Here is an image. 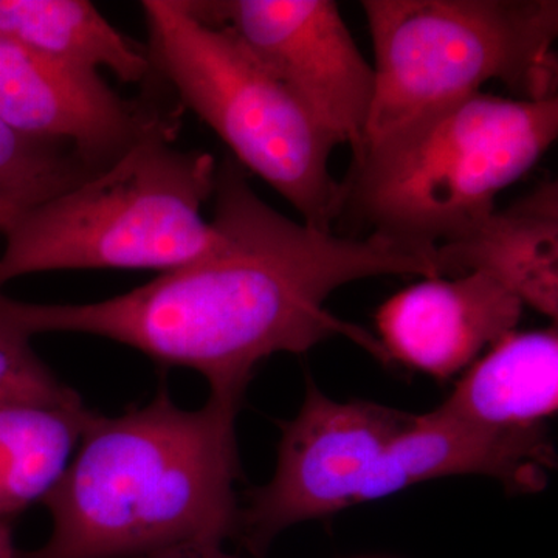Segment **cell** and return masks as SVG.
I'll return each mask as SVG.
<instances>
[{
	"label": "cell",
	"mask_w": 558,
	"mask_h": 558,
	"mask_svg": "<svg viewBox=\"0 0 558 558\" xmlns=\"http://www.w3.org/2000/svg\"><path fill=\"white\" fill-rule=\"evenodd\" d=\"M0 35L72 69H109L123 83H143L154 70L86 0H0Z\"/></svg>",
	"instance_id": "13"
},
{
	"label": "cell",
	"mask_w": 558,
	"mask_h": 558,
	"mask_svg": "<svg viewBox=\"0 0 558 558\" xmlns=\"http://www.w3.org/2000/svg\"><path fill=\"white\" fill-rule=\"evenodd\" d=\"M240 405L209 396L183 410L161 385L145 407L92 414L78 457L43 498L50 538L14 558H143L236 537Z\"/></svg>",
	"instance_id": "2"
},
{
	"label": "cell",
	"mask_w": 558,
	"mask_h": 558,
	"mask_svg": "<svg viewBox=\"0 0 558 558\" xmlns=\"http://www.w3.org/2000/svg\"><path fill=\"white\" fill-rule=\"evenodd\" d=\"M0 405L83 410L78 392L62 384L25 336L0 312Z\"/></svg>",
	"instance_id": "16"
},
{
	"label": "cell",
	"mask_w": 558,
	"mask_h": 558,
	"mask_svg": "<svg viewBox=\"0 0 558 558\" xmlns=\"http://www.w3.org/2000/svg\"><path fill=\"white\" fill-rule=\"evenodd\" d=\"M524 304L498 281L470 271L424 278L400 290L377 312L388 357L438 379H449L487 344L513 332Z\"/></svg>",
	"instance_id": "10"
},
{
	"label": "cell",
	"mask_w": 558,
	"mask_h": 558,
	"mask_svg": "<svg viewBox=\"0 0 558 558\" xmlns=\"http://www.w3.org/2000/svg\"><path fill=\"white\" fill-rule=\"evenodd\" d=\"M92 414L87 409L0 405V520L49 494Z\"/></svg>",
	"instance_id": "14"
},
{
	"label": "cell",
	"mask_w": 558,
	"mask_h": 558,
	"mask_svg": "<svg viewBox=\"0 0 558 558\" xmlns=\"http://www.w3.org/2000/svg\"><path fill=\"white\" fill-rule=\"evenodd\" d=\"M16 549L13 548L11 529L5 520H0V558H14Z\"/></svg>",
	"instance_id": "19"
},
{
	"label": "cell",
	"mask_w": 558,
	"mask_h": 558,
	"mask_svg": "<svg viewBox=\"0 0 558 558\" xmlns=\"http://www.w3.org/2000/svg\"><path fill=\"white\" fill-rule=\"evenodd\" d=\"M100 171L73 146L25 137L0 121V199L31 208Z\"/></svg>",
	"instance_id": "15"
},
{
	"label": "cell",
	"mask_w": 558,
	"mask_h": 558,
	"mask_svg": "<svg viewBox=\"0 0 558 558\" xmlns=\"http://www.w3.org/2000/svg\"><path fill=\"white\" fill-rule=\"evenodd\" d=\"M213 197L218 236L199 258L98 303H22L0 293V312L31 339L105 337L163 365L197 371L211 396L241 402L253 369L278 352L301 354L344 336L388 357L379 340L326 311L333 290L381 275L439 278L435 250L289 219L260 199L233 157L218 163Z\"/></svg>",
	"instance_id": "1"
},
{
	"label": "cell",
	"mask_w": 558,
	"mask_h": 558,
	"mask_svg": "<svg viewBox=\"0 0 558 558\" xmlns=\"http://www.w3.org/2000/svg\"><path fill=\"white\" fill-rule=\"evenodd\" d=\"M175 132V121L161 124L94 178L11 219L0 289L38 271H168L207 253L218 231L202 208L215 193L218 161L179 149Z\"/></svg>",
	"instance_id": "4"
},
{
	"label": "cell",
	"mask_w": 558,
	"mask_h": 558,
	"mask_svg": "<svg viewBox=\"0 0 558 558\" xmlns=\"http://www.w3.org/2000/svg\"><path fill=\"white\" fill-rule=\"evenodd\" d=\"M439 277L480 271L557 319L558 183L546 180L457 240L436 247Z\"/></svg>",
	"instance_id": "11"
},
{
	"label": "cell",
	"mask_w": 558,
	"mask_h": 558,
	"mask_svg": "<svg viewBox=\"0 0 558 558\" xmlns=\"http://www.w3.org/2000/svg\"><path fill=\"white\" fill-rule=\"evenodd\" d=\"M558 137V95L480 94L366 140L341 182V218L411 247L435 250L494 213Z\"/></svg>",
	"instance_id": "3"
},
{
	"label": "cell",
	"mask_w": 558,
	"mask_h": 558,
	"mask_svg": "<svg viewBox=\"0 0 558 558\" xmlns=\"http://www.w3.org/2000/svg\"><path fill=\"white\" fill-rule=\"evenodd\" d=\"M153 106L124 100L98 73L0 35V121L25 137L65 143L106 170L140 138L175 121Z\"/></svg>",
	"instance_id": "9"
},
{
	"label": "cell",
	"mask_w": 558,
	"mask_h": 558,
	"mask_svg": "<svg viewBox=\"0 0 558 558\" xmlns=\"http://www.w3.org/2000/svg\"><path fill=\"white\" fill-rule=\"evenodd\" d=\"M413 417L362 400L336 402L307 381L300 413L281 424L277 472L241 510L236 537L264 553L293 524L366 502L388 444Z\"/></svg>",
	"instance_id": "7"
},
{
	"label": "cell",
	"mask_w": 558,
	"mask_h": 558,
	"mask_svg": "<svg viewBox=\"0 0 558 558\" xmlns=\"http://www.w3.org/2000/svg\"><path fill=\"white\" fill-rule=\"evenodd\" d=\"M27 208L25 205L20 204V202L0 199V231L5 229L7 223L11 219L16 218L20 213Z\"/></svg>",
	"instance_id": "18"
},
{
	"label": "cell",
	"mask_w": 558,
	"mask_h": 558,
	"mask_svg": "<svg viewBox=\"0 0 558 558\" xmlns=\"http://www.w3.org/2000/svg\"><path fill=\"white\" fill-rule=\"evenodd\" d=\"M148 57L180 100L226 142L312 229L332 231L343 189L330 174L336 140L229 27L194 16L180 0H145Z\"/></svg>",
	"instance_id": "5"
},
{
	"label": "cell",
	"mask_w": 558,
	"mask_h": 558,
	"mask_svg": "<svg viewBox=\"0 0 558 558\" xmlns=\"http://www.w3.org/2000/svg\"><path fill=\"white\" fill-rule=\"evenodd\" d=\"M556 328L512 332L459 381L438 413L484 429H524L556 413Z\"/></svg>",
	"instance_id": "12"
},
{
	"label": "cell",
	"mask_w": 558,
	"mask_h": 558,
	"mask_svg": "<svg viewBox=\"0 0 558 558\" xmlns=\"http://www.w3.org/2000/svg\"><path fill=\"white\" fill-rule=\"evenodd\" d=\"M143 558H238L223 553L220 546H182L163 550V553L153 554V556Z\"/></svg>",
	"instance_id": "17"
},
{
	"label": "cell",
	"mask_w": 558,
	"mask_h": 558,
	"mask_svg": "<svg viewBox=\"0 0 558 558\" xmlns=\"http://www.w3.org/2000/svg\"><path fill=\"white\" fill-rule=\"evenodd\" d=\"M373 39L366 140L499 81L557 97V0H363Z\"/></svg>",
	"instance_id": "6"
},
{
	"label": "cell",
	"mask_w": 558,
	"mask_h": 558,
	"mask_svg": "<svg viewBox=\"0 0 558 558\" xmlns=\"http://www.w3.org/2000/svg\"><path fill=\"white\" fill-rule=\"evenodd\" d=\"M242 43L352 157L365 145L374 100L373 65L333 0L185 2Z\"/></svg>",
	"instance_id": "8"
}]
</instances>
